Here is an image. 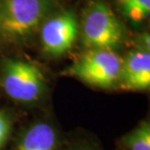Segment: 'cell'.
I'll use <instances>...</instances> for the list:
<instances>
[{"mask_svg": "<svg viewBox=\"0 0 150 150\" xmlns=\"http://www.w3.org/2000/svg\"><path fill=\"white\" fill-rule=\"evenodd\" d=\"M119 82L123 88L134 91L150 87V54L146 51H134L123 61Z\"/></svg>", "mask_w": 150, "mask_h": 150, "instance_id": "obj_6", "label": "cell"}, {"mask_svg": "<svg viewBox=\"0 0 150 150\" xmlns=\"http://www.w3.org/2000/svg\"><path fill=\"white\" fill-rule=\"evenodd\" d=\"M123 15L129 21L139 23L150 15V0H116Z\"/></svg>", "mask_w": 150, "mask_h": 150, "instance_id": "obj_8", "label": "cell"}, {"mask_svg": "<svg viewBox=\"0 0 150 150\" xmlns=\"http://www.w3.org/2000/svg\"><path fill=\"white\" fill-rule=\"evenodd\" d=\"M78 22L72 12H64L44 23L41 28V43L44 51L61 56L72 48L78 36Z\"/></svg>", "mask_w": 150, "mask_h": 150, "instance_id": "obj_5", "label": "cell"}, {"mask_svg": "<svg viewBox=\"0 0 150 150\" xmlns=\"http://www.w3.org/2000/svg\"><path fill=\"white\" fill-rule=\"evenodd\" d=\"M56 145L54 129L46 123H39L26 132L15 150H56Z\"/></svg>", "mask_w": 150, "mask_h": 150, "instance_id": "obj_7", "label": "cell"}, {"mask_svg": "<svg viewBox=\"0 0 150 150\" xmlns=\"http://www.w3.org/2000/svg\"><path fill=\"white\" fill-rule=\"evenodd\" d=\"M124 28L111 8L103 1H93L86 9L83 39L92 50L114 51L122 44Z\"/></svg>", "mask_w": 150, "mask_h": 150, "instance_id": "obj_1", "label": "cell"}, {"mask_svg": "<svg viewBox=\"0 0 150 150\" xmlns=\"http://www.w3.org/2000/svg\"><path fill=\"white\" fill-rule=\"evenodd\" d=\"M123 59L107 50H91L71 65L68 73L89 85L110 88L119 81Z\"/></svg>", "mask_w": 150, "mask_h": 150, "instance_id": "obj_3", "label": "cell"}, {"mask_svg": "<svg viewBox=\"0 0 150 150\" xmlns=\"http://www.w3.org/2000/svg\"><path fill=\"white\" fill-rule=\"evenodd\" d=\"M130 150H150V126L143 123L130 134L125 140Z\"/></svg>", "mask_w": 150, "mask_h": 150, "instance_id": "obj_9", "label": "cell"}, {"mask_svg": "<svg viewBox=\"0 0 150 150\" xmlns=\"http://www.w3.org/2000/svg\"><path fill=\"white\" fill-rule=\"evenodd\" d=\"M56 0H0V28L12 37L30 34L54 10Z\"/></svg>", "mask_w": 150, "mask_h": 150, "instance_id": "obj_2", "label": "cell"}, {"mask_svg": "<svg viewBox=\"0 0 150 150\" xmlns=\"http://www.w3.org/2000/svg\"><path fill=\"white\" fill-rule=\"evenodd\" d=\"M2 86L9 97L19 101L36 100L44 90V76L36 65L7 59L2 68Z\"/></svg>", "mask_w": 150, "mask_h": 150, "instance_id": "obj_4", "label": "cell"}, {"mask_svg": "<svg viewBox=\"0 0 150 150\" xmlns=\"http://www.w3.org/2000/svg\"><path fill=\"white\" fill-rule=\"evenodd\" d=\"M10 121L2 112H0V148L5 144L10 134Z\"/></svg>", "mask_w": 150, "mask_h": 150, "instance_id": "obj_10", "label": "cell"}]
</instances>
